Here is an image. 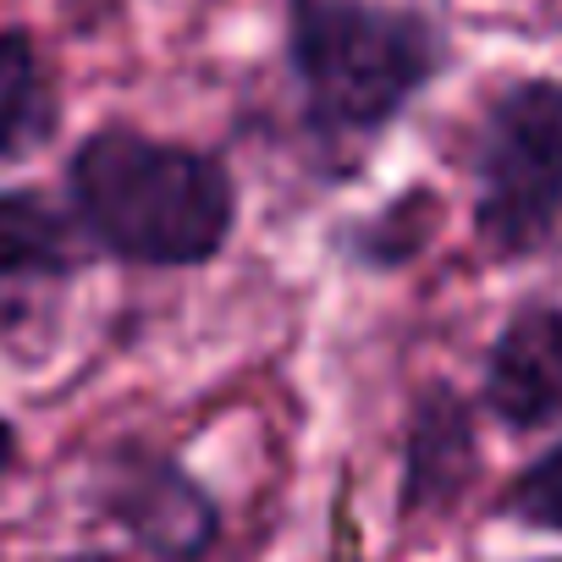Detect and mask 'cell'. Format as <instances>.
<instances>
[{
    "label": "cell",
    "instance_id": "1",
    "mask_svg": "<svg viewBox=\"0 0 562 562\" xmlns=\"http://www.w3.org/2000/svg\"><path fill=\"white\" fill-rule=\"evenodd\" d=\"M61 177L67 210L89 248L122 265L193 270L232 243L237 182L210 149L105 122L78 138Z\"/></svg>",
    "mask_w": 562,
    "mask_h": 562
},
{
    "label": "cell",
    "instance_id": "11",
    "mask_svg": "<svg viewBox=\"0 0 562 562\" xmlns=\"http://www.w3.org/2000/svg\"><path fill=\"white\" fill-rule=\"evenodd\" d=\"M18 463H23V430H18L7 414H0V480H7Z\"/></svg>",
    "mask_w": 562,
    "mask_h": 562
},
{
    "label": "cell",
    "instance_id": "3",
    "mask_svg": "<svg viewBox=\"0 0 562 562\" xmlns=\"http://www.w3.org/2000/svg\"><path fill=\"white\" fill-rule=\"evenodd\" d=\"M474 232L496 259L540 254L562 226V83H507L474 127Z\"/></svg>",
    "mask_w": 562,
    "mask_h": 562
},
{
    "label": "cell",
    "instance_id": "9",
    "mask_svg": "<svg viewBox=\"0 0 562 562\" xmlns=\"http://www.w3.org/2000/svg\"><path fill=\"white\" fill-rule=\"evenodd\" d=\"M430 237H436V193L408 188V193H397L392 204H381L375 215H364V221L353 226L348 254H353L364 270H397V265H408Z\"/></svg>",
    "mask_w": 562,
    "mask_h": 562
},
{
    "label": "cell",
    "instance_id": "10",
    "mask_svg": "<svg viewBox=\"0 0 562 562\" xmlns=\"http://www.w3.org/2000/svg\"><path fill=\"white\" fill-rule=\"evenodd\" d=\"M502 518H513L518 529L535 535H562V441H551L535 463H524L513 474V485L496 502Z\"/></svg>",
    "mask_w": 562,
    "mask_h": 562
},
{
    "label": "cell",
    "instance_id": "4",
    "mask_svg": "<svg viewBox=\"0 0 562 562\" xmlns=\"http://www.w3.org/2000/svg\"><path fill=\"white\" fill-rule=\"evenodd\" d=\"M105 524H116L155 562H204L221 546V502L171 452L144 441H116L89 480Z\"/></svg>",
    "mask_w": 562,
    "mask_h": 562
},
{
    "label": "cell",
    "instance_id": "2",
    "mask_svg": "<svg viewBox=\"0 0 562 562\" xmlns=\"http://www.w3.org/2000/svg\"><path fill=\"white\" fill-rule=\"evenodd\" d=\"M288 67L310 138L326 155H359L436 83L447 40L419 7L288 0Z\"/></svg>",
    "mask_w": 562,
    "mask_h": 562
},
{
    "label": "cell",
    "instance_id": "8",
    "mask_svg": "<svg viewBox=\"0 0 562 562\" xmlns=\"http://www.w3.org/2000/svg\"><path fill=\"white\" fill-rule=\"evenodd\" d=\"M61 127L50 61L29 29H0V166L34 160Z\"/></svg>",
    "mask_w": 562,
    "mask_h": 562
},
{
    "label": "cell",
    "instance_id": "5",
    "mask_svg": "<svg viewBox=\"0 0 562 562\" xmlns=\"http://www.w3.org/2000/svg\"><path fill=\"white\" fill-rule=\"evenodd\" d=\"M480 408L513 436L562 425V304H524L502 321L485 348Z\"/></svg>",
    "mask_w": 562,
    "mask_h": 562
},
{
    "label": "cell",
    "instance_id": "7",
    "mask_svg": "<svg viewBox=\"0 0 562 562\" xmlns=\"http://www.w3.org/2000/svg\"><path fill=\"white\" fill-rule=\"evenodd\" d=\"M89 259V237L72 210L40 188H0V304H18L45 288H67Z\"/></svg>",
    "mask_w": 562,
    "mask_h": 562
},
{
    "label": "cell",
    "instance_id": "12",
    "mask_svg": "<svg viewBox=\"0 0 562 562\" xmlns=\"http://www.w3.org/2000/svg\"><path fill=\"white\" fill-rule=\"evenodd\" d=\"M67 562H105V557H67Z\"/></svg>",
    "mask_w": 562,
    "mask_h": 562
},
{
    "label": "cell",
    "instance_id": "6",
    "mask_svg": "<svg viewBox=\"0 0 562 562\" xmlns=\"http://www.w3.org/2000/svg\"><path fill=\"white\" fill-rule=\"evenodd\" d=\"M474 474H480L474 403L452 392L447 381H436L414 397L408 430H403V491H397L403 518L452 513L469 496Z\"/></svg>",
    "mask_w": 562,
    "mask_h": 562
}]
</instances>
